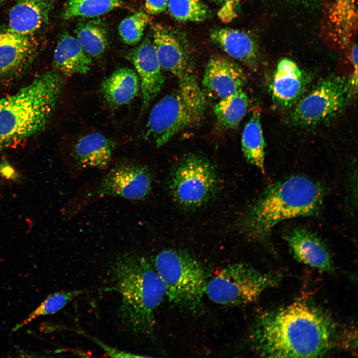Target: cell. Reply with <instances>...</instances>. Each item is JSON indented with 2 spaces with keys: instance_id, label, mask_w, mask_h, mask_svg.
<instances>
[{
  "instance_id": "cell-1",
  "label": "cell",
  "mask_w": 358,
  "mask_h": 358,
  "mask_svg": "<svg viewBox=\"0 0 358 358\" xmlns=\"http://www.w3.org/2000/svg\"><path fill=\"white\" fill-rule=\"evenodd\" d=\"M333 322L317 308L294 302L266 311L256 319L249 334L252 350L275 358H316L335 344Z\"/></svg>"
},
{
  "instance_id": "cell-2",
  "label": "cell",
  "mask_w": 358,
  "mask_h": 358,
  "mask_svg": "<svg viewBox=\"0 0 358 358\" xmlns=\"http://www.w3.org/2000/svg\"><path fill=\"white\" fill-rule=\"evenodd\" d=\"M111 267L114 289L121 297L120 319L133 334L150 336L155 311L166 297L162 280L153 264L135 251L119 254Z\"/></svg>"
},
{
  "instance_id": "cell-3",
  "label": "cell",
  "mask_w": 358,
  "mask_h": 358,
  "mask_svg": "<svg viewBox=\"0 0 358 358\" xmlns=\"http://www.w3.org/2000/svg\"><path fill=\"white\" fill-rule=\"evenodd\" d=\"M63 85L61 74L47 71L14 93L0 98V162L4 152L45 129Z\"/></svg>"
},
{
  "instance_id": "cell-4",
  "label": "cell",
  "mask_w": 358,
  "mask_h": 358,
  "mask_svg": "<svg viewBox=\"0 0 358 358\" xmlns=\"http://www.w3.org/2000/svg\"><path fill=\"white\" fill-rule=\"evenodd\" d=\"M323 198V188L306 177L292 176L277 182L248 208L243 217V231L252 239L264 240L282 221L317 214Z\"/></svg>"
},
{
  "instance_id": "cell-5",
  "label": "cell",
  "mask_w": 358,
  "mask_h": 358,
  "mask_svg": "<svg viewBox=\"0 0 358 358\" xmlns=\"http://www.w3.org/2000/svg\"><path fill=\"white\" fill-rule=\"evenodd\" d=\"M152 184V173L147 166L136 161L119 162L109 166L98 179L80 188L64 206L62 215L71 219L106 197L144 200L150 194Z\"/></svg>"
},
{
  "instance_id": "cell-6",
  "label": "cell",
  "mask_w": 358,
  "mask_h": 358,
  "mask_svg": "<svg viewBox=\"0 0 358 358\" xmlns=\"http://www.w3.org/2000/svg\"><path fill=\"white\" fill-rule=\"evenodd\" d=\"M177 88L151 109L146 136L160 148L180 131L197 125L205 111L203 90L193 74L178 79Z\"/></svg>"
},
{
  "instance_id": "cell-7",
  "label": "cell",
  "mask_w": 358,
  "mask_h": 358,
  "mask_svg": "<svg viewBox=\"0 0 358 358\" xmlns=\"http://www.w3.org/2000/svg\"><path fill=\"white\" fill-rule=\"evenodd\" d=\"M153 265L171 303L193 312L200 307L208 279L196 259L186 252L167 249L156 255Z\"/></svg>"
},
{
  "instance_id": "cell-8",
  "label": "cell",
  "mask_w": 358,
  "mask_h": 358,
  "mask_svg": "<svg viewBox=\"0 0 358 358\" xmlns=\"http://www.w3.org/2000/svg\"><path fill=\"white\" fill-rule=\"evenodd\" d=\"M280 279L279 274L263 272L243 263H233L208 280L205 294L218 304L244 305L255 301L267 289L277 285Z\"/></svg>"
},
{
  "instance_id": "cell-9",
  "label": "cell",
  "mask_w": 358,
  "mask_h": 358,
  "mask_svg": "<svg viewBox=\"0 0 358 358\" xmlns=\"http://www.w3.org/2000/svg\"><path fill=\"white\" fill-rule=\"evenodd\" d=\"M219 180L214 167L206 157L195 153L183 156L173 167L169 180L170 193L180 206L201 207L213 199Z\"/></svg>"
},
{
  "instance_id": "cell-10",
  "label": "cell",
  "mask_w": 358,
  "mask_h": 358,
  "mask_svg": "<svg viewBox=\"0 0 358 358\" xmlns=\"http://www.w3.org/2000/svg\"><path fill=\"white\" fill-rule=\"evenodd\" d=\"M350 93L348 80L338 76L328 77L298 101L288 122L295 127L306 128L326 122L344 110Z\"/></svg>"
},
{
  "instance_id": "cell-11",
  "label": "cell",
  "mask_w": 358,
  "mask_h": 358,
  "mask_svg": "<svg viewBox=\"0 0 358 358\" xmlns=\"http://www.w3.org/2000/svg\"><path fill=\"white\" fill-rule=\"evenodd\" d=\"M152 28V42L162 69L178 79L193 74L191 47L185 35L164 24L155 23Z\"/></svg>"
},
{
  "instance_id": "cell-12",
  "label": "cell",
  "mask_w": 358,
  "mask_h": 358,
  "mask_svg": "<svg viewBox=\"0 0 358 358\" xmlns=\"http://www.w3.org/2000/svg\"><path fill=\"white\" fill-rule=\"evenodd\" d=\"M36 50L32 35L19 34L9 28L0 32V86L19 79L32 63Z\"/></svg>"
},
{
  "instance_id": "cell-13",
  "label": "cell",
  "mask_w": 358,
  "mask_h": 358,
  "mask_svg": "<svg viewBox=\"0 0 358 358\" xmlns=\"http://www.w3.org/2000/svg\"><path fill=\"white\" fill-rule=\"evenodd\" d=\"M115 144L98 133H90L80 138L70 153L68 173L73 178L87 170H105L111 162Z\"/></svg>"
},
{
  "instance_id": "cell-14",
  "label": "cell",
  "mask_w": 358,
  "mask_h": 358,
  "mask_svg": "<svg viewBox=\"0 0 358 358\" xmlns=\"http://www.w3.org/2000/svg\"><path fill=\"white\" fill-rule=\"evenodd\" d=\"M246 80L239 65L227 57L215 55L207 63L202 84L208 95L220 100L242 89Z\"/></svg>"
},
{
  "instance_id": "cell-15",
  "label": "cell",
  "mask_w": 358,
  "mask_h": 358,
  "mask_svg": "<svg viewBox=\"0 0 358 358\" xmlns=\"http://www.w3.org/2000/svg\"><path fill=\"white\" fill-rule=\"evenodd\" d=\"M311 76L293 60L285 58L277 64L272 75L270 93L273 99L284 108L294 106L305 94Z\"/></svg>"
},
{
  "instance_id": "cell-16",
  "label": "cell",
  "mask_w": 358,
  "mask_h": 358,
  "mask_svg": "<svg viewBox=\"0 0 358 358\" xmlns=\"http://www.w3.org/2000/svg\"><path fill=\"white\" fill-rule=\"evenodd\" d=\"M130 57L140 81L143 111L161 90L165 78L153 42L149 39L134 49Z\"/></svg>"
},
{
  "instance_id": "cell-17",
  "label": "cell",
  "mask_w": 358,
  "mask_h": 358,
  "mask_svg": "<svg viewBox=\"0 0 358 358\" xmlns=\"http://www.w3.org/2000/svg\"><path fill=\"white\" fill-rule=\"evenodd\" d=\"M291 253L299 262L328 273L334 267L332 257L325 245L315 235L306 229H293L286 235Z\"/></svg>"
},
{
  "instance_id": "cell-18",
  "label": "cell",
  "mask_w": 358,
  "mask_h": 358,
  "mask_svg": "<svg viewBox=\"0 0 358 358\" xmlns=\"http://www.w3.org/2000/svg\"><path fill=\"white\" fill-rule=\"evenodd\" d=\"M212 41L232 58L255 71L257 69L259 52L256 42L248 32L230 28H219L210 33Z\"/></svg>"
},
{
  "instance_id": "cell-19",
  "label": "cell",
  "mask_w": 358,
  "mask_h": 358,
  "mask_svg": "<svg viewBox=\"0 0 358 358\" xmlns=\"http://www.w3.org/2000/svg\"><path fill=\"white\" fill-rule=\"evenodd\" d=\"M56 0H18L11 8L9 29L19 34L32 35L48 21Z\"/></svg>"
},
{
  "instance_id": "cell-20",
  "label": "cell",
  "mask_w": 358,
  "mask_h": 358,
  "mask_svg": "<svg viewBox=\"0 0 358 358\" xmlns=\"http://www.w3.org/2000/svg\"><path fill=\"white\" fill-rule=\"evenodd\" d=\"M53 63L56 72L68 76L87 74L90 70L91 59L77 38L66 32L58 40L54 53Z\"/></svg>"
},
{
  "instance_id": "cell-21",
  "label": "cell",
  "mask_w": 358,
  "mask_h": 358,
  "mask_svg": "<svg viewBox=\"0 0 358 358\" xmlns=\"http://www.w3.org/2000/svg\"><path fill=\"white\" fill-rule=\"evenodd\" d=\"M140 89V81L136 72L127 67L117 69L101 85L104 98L114 106L131 102L137 95Z\"/></svg>"
},
{
  "instance_id": "cell-22",
  "label": "cell",
  "mask_w": 358,
  "mask_h": 358,
  "mask_svg": "<svg viewBox=\"0 0 358 358\" xmlns=\"http://www.w3.org/2000/svg\"><path fill=\"white\" fill-rule=\"evenodd\" d=\"M261 111L259 108H256L252 112L242 133L241 146L247 162L264 173L266 144L261 122Z\"/></svg>"
},
{
  "instance_id": "cell-23",
  "label": "cell",
  "mask_w": 358,
  "mask_h": 358,
  "mask_svg": "<svg viewBox=\"0 0 358 358\" xmlns=\"http://www.w3.org/2000/svg\"><path fill=\"white\" fill-rule=\"evenodd\" d=\"M249 103V97L242 89L220 99L213 108L220 127L227 130L237 127L246 115Z\"/></svg>"
},
{
  "instance_id": "cell-24",
  "label": "cell",
  "mask_w": 358,
  "mask_h": 358,
  "mask_svg": "<svg viewBox=\"0 0 358 358\" xmlns=\"http://www.w3.org/2000/svg\"><path fill=\"white\" fill-rule=\"evenodd\" d=\"M75 33L78 41L90 56L99 57L106 50L108 44L107 32L99 20L79 23Z\"/></svg>"
},
{
  "instance_id": "cell-25",
  "label": "cell",
  "mask_w": 358,
  "mask_h": 358,
  "mask_svg": "<svg viewBox=\"0 0 358 358\" xmlns=\"http://www.w3.org/2000/svg\"><path fill=\"white\" fill-rule=\"evenodd\" d=\"M122 5L120 0H68L62 9L61 17L64 20L77 17L92 18Z\"/></svg>"
},
{
  "instance_id": "cell-26",
  "label": "cell",
  "mask_w": 358,
  "mask_h": 358,
  "mask_svg": "<svg viewBox=\"0 0 358 358\" xmlns=\"http://www.w3.org/2000/svg\"><path fill=\"white\" fill-rule=\"evenodd\" d=\"M84 293L83 290H74L61 291L50 294L27 317L17 324L12 331L18 330L39 317L57 313L74 298Z\"/></svg>"
},
{
  "instance_id": "cell-27",
  "label": "cell",
  "mask_w": 358,
  "mask_h": 358,
  "mask_svg": "<svg viewBox=\"0 0 358 358\" xmlns=\"http://www.w3.org/2000/svg\"><path fill=\"white\" fill-rule=\"evenodd\" d=\"M168 8L175 19L181 22H202L210 14L201 0H168Z\"/></svg>"
},
{
  "instance_id": "cell-28",
  "label": "cell",
  "mask_w": 358,
  "mask_h": 358,
  "mask_svg": "<svg viewBox=\"0 0 358 358\" xmlns=\"http://www.w3.org/2000/svg\"><path fill=\"white\" fill-rule=\"evenodd\" d=\"M150 21L148 15L142 12H136L124 18L118 27L119 35L124 43L130 45L138 43Z\"/></svg>"
},
{
  "instance_id": "cell-29",
  "label": "cell",
  "mask_w": 358,
  "mask_h": 358,
  "mask_svg": "<svg viewBox=\"0 0 358 358\" xmlns=\"http://www.w3.org/2000/svg\"><path fill=\"white\" fill-rule=\"evenodd\" d=\"M219 7L217 15L223 22H229L237 15L241 0H213Z\"/></svg>"
},
{
  "instance_id": "cell-30",
  "label": "cell",
  "mask_w": 358,
  "mask_h": 358,
  "mask_svg": "<svg viewBox=\"0 0 358 358\" xmlns=\"http://www.w3.org/2000/svg\"><path fill=\"white\" fill-rule=\"evenodd\" d=\"M168 0H145V9L150 14L165 12L168 8Z\"/></svg>"
},
{
  "instance_id": "cell-31",
  "label": "cell",
  "mask_w": 358,
  "mask_h": 358,
  "mask_svg": "<svg viewBox=\"0 0 358 358\" xmlns=\"http://www.w3.org/2000/svg\"><path fill=\"white\" fill-rule=\"evenodd\" d=\"M90 337V336H89ZM91 338V337H90ZM93 342H95L96 344H97L99 346H100L106 353L108 355H109L111 357H116V358H139V357H146V356H144L142 355H135L134 354L130 353L128 352H126L124 351H119L118 350H116L115 349H114L113 348H111L106 344H104L102 342L100 341L99 340H97L96 338H91Z\"/></svg>"
},
{
  "instance_id": "cell-32",
  "label": "cell",
  "mask_w": 358,
  "mask_h": 358,
  "mask_svg": "<svg viewBox=\"0 0 358 358\" xmlns=\"http://www.w3.org/2000/svg\"><path fill=\"white\" fill-rule=\"evenodd\" d=\"M357 331L352 328L346 331L342 339V346L353 353L357 350Z\"/></svg>"
},
{
  "instance_id": "cell-33",
  "label": "cell",
  "mask_w": 358,
  "mask_h": 358,
  "mask_svg": "<svg viewBox=\"0 0 358 358\" xmlns=\"http://www.w3.org/2000/svg\"><path fill=\"white\" fill-rule=\"evenodd\" d=\"M5 0H0V7L5 2Z\"/></svg>"
}]
</instances>
